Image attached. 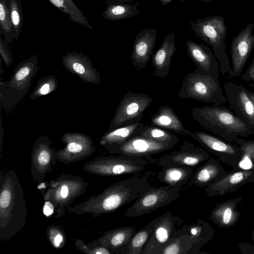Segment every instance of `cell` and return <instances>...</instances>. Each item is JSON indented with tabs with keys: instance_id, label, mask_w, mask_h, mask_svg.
Wrapping results in <instances>:
<instances>
[{
	"instance_id": "cell-1",
	"label": "cell",
	"mask_w": 254,
	"mask_h": 254,
	"mask_svg": "<svg viewBox=\"0 0 254 254\" xmlns=\"http://www.w3.org/2000/svg\"><path fill=\"white\" fill-rule=\"evenodd\" d=\"M154 175V173L149 172L116 182L97 195H93L75 206L68 207L67 212L76 215L89 214L94 218L111 213L136 200L150 186Z\"/></svg>"
},
{
	"instance_id": "cell-2",
	"label": "cell",
	"mask_w": 254,
	"mask_h": 254,
	"mask_svg": "<svg viewBox=\"0 0 254 254\" xmlns=\"http://www.w3.org/2000/svg\"><path fill=\"white\" fill-rule=\"evenodd\" d=\"M27 210L23 188L17 174L10 170L0 177V239H12L25 227Z\"/></svg>"
},
{
	"instance_id": "cell-3",
	"label": "cell",
	"mask_w": 254,
	"mask_h": 254,
	"mask_svg": "<svg viewBox=\"0 0 254 254\" xmlns=\"http://www.w3.org/2000/svg\"><path fill=\"white\" fill-rule=\"evenodd\" d=\"M192 118L201 126L229 142L239 136L254 134V130L228 108L213 105L196 107L191 111Z\"/></svg>"
},
{
	"instance_id": "cell-4",
	"label": "cell",
	"mask_w": 254,
	"mask_h": 254,
	"mask_svg": "<svg viewBox=\"0 0 254 254\" xmlns=\"http://www.w3.org/2000/svg\"><path fill=\"white\" fill-rule=\"evenodd\" d=\"M88 183L79 176L62 173L49 182L39 183L44 201H51L55 207V218L59 219L65 213L66 208L86 191Z\"/></svg>"
},
{
	"instance_id": "cell-5",
	"label": "cell",
	"mask_w": 254,
	"mask_h": 254,
	"mask_svg": "<svg viewBox=\"0 0 254 254\" xmlns=\"http://www.w3.org/2000/svg\"><path fill=\"white\" fill-rule=\"evenodd\" d=\"M190 24L195 35L210 45L214 52L223 75L231 73L229 60L226 52L227 28L223 16L211 15L197 19Z\"/></svg>"
},
{
	"instance_id": "cell-6",
	"label": "cell",
	"mask_w": 254,
	"mask_h": 254,
	"mask_svg": "<svg viewBox=\"0 0 254 254\" xmlns=\"http://www.w3.org/2000/svg\"><path fill=\"white\" fill-rule=\"evenodd\" d=\"M35 55L20 62L7 81L0 82V108L8 110L21 102L27 93L39 67Z\"/></svg>"
},
{
	"instance_id": "cell-7",
	"label": "cell",
	"mask_w": 254,
	"mask_h": 254,
	"mask_svg": "<svg viewBox=\"0 0 254 254\" xmlns=\"http://www.w3.org/2000/svg\"><path fill=\"white\" fill-rule=\"evenodd\" d=\"M177 96L180 99H190L218 105L227 101L219 78L196 68L184 77Z\"/></svg>"
},
{
	"instance_id": "cell-8",
	"label": "cell",
	"mask_w": 254,
	"mask_h": 254,
	"mask_svg": "<svg viewBox=\"0 0 254 254\" xmlns=\"http://www.w3.org/2000/svg\"><path fill=\"white\" fill-rule=\"evenodd\" d=\"M150 162L146 159L124 154L100 156L86 163L83 171L102 177L139 174Z\"/></svg>"
},
{
	"instance_id": "cell-9",
	"label": "cell",
	"mask_w": 254,
	"mask_h": 254,
	"mask_svg": "<svg viewBox=\"0 0 254 254\" xmlns=\"http://www.w3.org/2000/svg\"><path fill=\"white\" fill-rule=\"evenodd\" d=\"M181 188L162 186L148 187L126 210L125 216L136 217L149 214L177 199Z\"/></svg>"
},
{
	"instance_id": "cell-10",
	"label": "cell",
	"mask_w": 254,
	"mask_h": 254,
	"mask_svg": "<svg viewBox=\"0 0 254 254\" xmlns=\"http://www.w3.org/2000/svg\"><path fill=\"white\" fill-rule=\"evenodd\" d=\"M152 102V98L147 94L128 91L121 99L108 130L139 122Z\"/></svg>"
},
{
	"instance_id": "cell-11",
	"label": "cell",
	"mask_w": 254,
	"mask_h": 254,
	"mask_svg": "<svg viewBox=\"0 0 254 254\" xmlns=\"http://www.w3.org/2000/svg\"><path fill=\"white\" fill-rule=\"evenodd\" d=\"M189 135L220 161L232 167L233 169H240L238 165L243 152L238 145L204 131H190Z\"/></svg>"
},
{
	"instance_id": "cell-12",
	"label": "cell",
	"mask_w": 254,
	"mask_h": 254,
	"mask_svg": "<svg viewBox=\"0 0 254 254\" xmlns=\"http://www.w3.org/2000/svg\"><path fill=\"white\" fill-rule=\"evenodd\" d=\"M176 145L173 143L161 142L140 135L134 136L122 144L106 150L112 154H124L144 158L150 163L157 160L152 157L157 154L170 150Z\"/></svg>"
},
{
	"instance_id": "cell-13",
	"label": "cell",
	"mask_w": 254,
	"mask_h": 254,
	"mask_svg": "<svg viewBox=\"0 0 254 254\" xmlns=\"http://www.w3.org/2000/svg\"><path fill=\"white\" fill-rule=\"evenodd\" d=\"M56 149L46 135L39 137L34 142L31 155L30 172L33 180L41 183L47 174L53 171L57 160Z\"/></svg>"
},
{
	"instance_id": "cell-14",
	"label": "cell",
	"mask_w": 254,
	"mask_h": 254,
	"mask_svg": "<svg viewBox=\"0 0 254 254\" xmlns=\"http://www.w3.org/2000/svg\"><path fill=\"white\" fill-rule=\"evenodd\" d=\"M64 147L56 152L57 160L64 164L83 160L96 151L92 138L79 132H67L62 137Z\"/></svg>"
},
{
	"instance_id": "cell-15",
	"label": "cell",
	"mask_w": 254,
	"mask_h": 254,
	"mask_svg": "<svg viewBox=\"0 0 254 254\" xmlns=\"http://www.w3.org/2000/svg\"><path fill=\"white\" fill-rule=\"evenodd\" d=\"M254 24L249 23L235 36L231 44V73L233 78L239 76L254 48Z\"/></svg>"
},
{
	"instance_id": "cell-16",
	"label": "cell",
	"mask_w": 254,
	"mask_h": 254,
	"mask_svg": "<svg viewBox=\"0 0 254 254\" xmlns=\"http://www.w3.org/2000/svg\"><path fill=\"white\" fill-rule=\"evenodd\" d=\"M210 157L207 151L184 141L180 150L160 157L156 163L158 167L198 166Z\"/></svg>"
},
{
	"instance_id": "cell-17",
	"label": "cell",
	"mask_w": 254,
	"mask_h": 254,
	"mask_svg": "<svg viewBox=\"0 0 254 254\" xmlns=\"http://www.w3.org/2000/svg\"><path fill=\"white\" fill-rule=\"evenodd\" d=\"M224 88L231 109L254 130V105L249 90L232 82L226 83Z\"/></svg>"
},
{
	"instance_id": "cell-18",
	"label": "cell",
	"mask_w": 254,
	"mask_h": 254,
	"mask_svg": "<svg viewBox=\"0 0 254 254\" xmlns=\"http://www.w3.org/2000/svg\"><path fill=\"white\" fill-rule=\"evenodd\" d=\"M179 219L170 211L161 215L151 238L143 249V254H161L163 249L173 237Z\"/></svg>"
},
{
	"instance_id": "cell-19",
	"label": "cell",
	"mask_w": 254,
	"mask_h": 254,
	"mask_svg": "<svg viewBox=\"0 0 254 254\" xmlns=\"http://www.w3.org/2000/svg\"><path fill=\"white\" fill-rule=\"evenodd\" d=\"M62 59L64 67L83 82L95 84L100 83V75L87 56L72 51L63 56Z\"/></svg>"
},
{
	"instance_id": "cell-20",
	"label": "cell",
	"mask_w": 254,
	"mask_h": 254,
	"mask_svg": "<svg viewBox=\"0 0 254 254\" xmlns=\"http://www.w3.org/2000/svg\"><path fill=\"white\" fill-rule=\"evenodd\" d=\"M254 182V169H237L227 172L220 180L205 189L208 196L222 195L237 191L242 186Z\"/></svg>"
},
{
	"instance_id": "cell-21",
	"label": "cell",
	"mask_w": 254,
	"mask_h": 254,
	"mask_svg": "<svg viewBox=\"0 0 254 254\" xmlns=\"http://www.w3.org/2000/svg\"><path fill=\"white\" fill-rule=\"evenodd\" d=\"M156 38L157 31L153 28H146L135 36L131 58L136 70H141L146 66L152 55Z\"/></svg>"
},
{
	"instance_id": "cell-22",
	"label": "cell",
	"mask_w": 254,
	"mask_h": 254,
	"mask_svg": "<svg viewBox=\"0 0 254 254\" xmlns=\"http://www.w3.org/2000/svg\"><path fill=\"white\" fill-rule=\"evenodd\" d=\"M186 47L188 55L195 64L196 68L214 78H219V64L209 48L190 40L187 41Z\"/></svg>"
},
{
	"instance_id": "cell-23",
	"label": "cell",
	"mask_w": 254,
	"mask_h": 254,
	"mask_svg": "<svg viewBox=\"0 0 254 254\" xmlns=\"http://www.w3.org/2000/svg\"><path fill=\"white\" fill-rule=\"evenodd\" d=\"M135 233L133 227L123 226L106 231L90 243L95 246L104 247L113 254H125L126 247Z\"/></svg>"
},
{
	"instance_id": "cell-24",
	"label": "cell",
	"mask_w": 254,
	"mask_h": 254,
	"mask_svg": "<svg viewBox=\"0 0 254 254\" xmlns=\"http://www.w3.org/2000/svg\"><path fill=\"white\" fill-rule=\"evenodd\" d=\"M227 172L219 160L210 157L193 173L188 185L199 188L206 187L220 180Z\"/></svg>"
},
{
	"instance_id": "cell-25",
	"label": "cell",
	"mask_w": 254,
	"mask_h": 254,
	"mask_svg": "<svg viewBox=\"0 0 254 254\" xmlns=\"http://www.w3.org/2000/svg\"><path fill=\"white\" fill-rule=\"evenodd\" d=\"M175 35H167L164 38L160 48L152 57V64L154 75L164 78L169 73L172 58L176 52Z\"/></svg>"
},
{
	"instance_id": "cell-26",
	"label": "cell",
	"mask_w": 254,
	"mask_h": 254,
	"mask_svg": "<svg viewBox=\"0 0 254 254\" xmlns=\"http://www.w3.org/2000/svg\"><path fill=\"white\" fill-rule=\"evenodd\" d=\"M242 198H233L218 203L212 210L209 219L220 228L234 226L241 216L237 207Z\"/></svg>"
},
{
	"instance_id": "cell-27",
	"label": "cell",
	"mask_w": 254,
	"mask_h": 254,
	"mask_svg": "<svg viewBox=\"0 0 254 254\" xmlns=\"http://www.w3.org/2000/svg\"><path fill=\"white\" fill-rule=\"evenodd\" d=\"M144 125L140 122L108 130L101 136L100 144L106 149L122 144L129 139L139 135Z\"/></svg>"
},
{
	"instance_id": "cell-28",
	"label": "cell",
	"mask_w": 254,
	"mask_h": 254,
	"mask_svg": "<svg viewBox=\"0 0 254 254\" xmlns=\"http://www.w3.org/2000/svg\"><path fill=\"white\" fill-rule=\"evenodd\" d=\"M180 229L189 234L193 245L194 254H208L207 252H201L200 249L211 240L215 230L207 222L197 219L195 222L190 225H184Z\"/></svg>"
},
{
	"instance_id": "cell-29",
	"label": "cell",
	"mask_w": 254,
	"mask_h": 254,
	"mask_svg": "<svg viewBox=\"0 0 254 254\" xmlns=\"http://www.w3.org/2000/svg\"><path fill=\"white\" fill-rule=\"evenodd\" d=\"M152 126L158 127L176 133L189 135L190 131L187 129L181 120L169 106H160L157 112L151 117Z\"/></svg>"
},
{
	"instance_id": "cell-30",
	"label": "cell",
	"mask_w": 254,
	"mask_h": 254,
	"mask_svg": "<svg viewBox=\"0 0 254 254\" xmlns=\"http://www.w3.org/2000/svg\"><path fill=\"white\" fill-rule=\"evenodd\" d=\"M193 173V169L187 166L164 167L157 174L158 180L171 187H182L188 183Z\"/></svg>"
},
{
	"instance_id": "cell-31",
	"label": "cell",
	"mask_w": 254,
	"mask_h": 254,
	"mask_svg": "<svg viewBox=\"0 0 254 254\" xmlns=\"http://www.w3.org/2000/svg\"><path fill=\"white\" fill-rule=\"evenodd\" d=\"M161 216L155 218L135 232L125 249V254H143V250L151 238L156 224Z\"/></svg>"
},
{
	"instance_id": "cell-32",
	"label": "cell",
	"mask_w": 254,
	"mask_h": 254,
	"mask_svg": "<svg viewBox=\"0 0 254 254\" xmlns=\"http://www.w3.org/2000/svg\"><path fill=\"white\" fill-rule=\"evenodd\" d=\"M161 254H194L190 237L180 229L163 249Z\"/></svg>"
},
{
	"instance_id": "cell-33",
	"label": "cell",
	"mask_w": 254,
	"mask_h": 254,
	"mask_svg": "<svg viewBox=\"0 0 254 254\" xmlns=\"http://www.w3.org/2000/svg\"><path fill=\"white\" fill-rule=\"evenodd\" d=\"M138 3H120L108 5L102 15L110 21H116L135 16L139 12Z\"/></svg>"
},
{
	"instance_id": "cell-34",
	"label": "cell",
	"mask_w": 254,
	"mask_h": 254,
	"mask_svg": "<svg viewBox=\"0 0 254 254\" xmlns=\"http://www.w3.org/2000/svg\"><path fill=\"white\" fill-rule=\"evenodd\" d=\"M56 7L65 13L69 19L76 23L91 29L88 19L76 5V0H49Z\"/></svg>"
},
{
	"instance_id": "cell-35",
	"label": "cell",
	"mask_w": 254,
	"mask_h": 254,
	"mask_svg": "<svg viewBox=\"0 0 254 254\" xmlns=\"http://www.w3.org/2000/svg\"><path fill=\"white\" fill-rule=\"evenodd\" d=\"M0 32L7 45L15 39L10 13L9 0H0Z\"/></svg>"
},
{
	"instance_id": "cell-36",
	"label": "cell",
	"mask_w": 254,
	"mask_h": 254,
	"mask_svg": "<svg viewBox=\"0 0 254 254\" xmlns=\"http://www.w3.org/2000/svg\"><path fill=\"white\" fill-rule=\"evenodd\" d=\"M139 135L159 142L173 143L176 144L178 143L179 140L178 137L172 132L154 126L144 125Z\"/></svg>"
},
{
	"instance_id": "cell-37",
	"label": "cell",
	"mask_w": 254,
	"mask_h": 254,
	"mask_svg": "<svg viewBox=\"0 0 254 254\" xmlns=\"http://www.w3.org/2000/svg\"><path fill=\"white\" fill-rule=\"evenodd\" d=\"M57 87L58 81L56 77L52 74L47 75L37 82L30 95V99L34 100L51 93L56 90Z\"/></svg>"
},
{
	"instance_id": "cell-38",
	"label": "cell",
	"mask_w": 254,
	"mask_h": 254,
	"mask_svg": "<svg viewBox=\"0 0 254 254\" xmlns=\"http://www.w3.org/2000/svg\"><path fill=\"white\" fill-rule=\"evenodd\" d=\"M47 239L51 245L55 249H63L66 242V233L64 228L59 225H51L46 228Z\"/></svg>"
},
{
	"instance_id": "cell-39",
	"label": "cell",
	"mask_w": 254,
	"mask_h": 254,
	"mask_svg": "<svg viewBox=\"0 0 254 254\" xmlns=\"http://www.w3.org/2000/svg\"><path fill=\"white\" fill-rule=\"evenodd\" d=\"M11 21L15 33V40L20 35L22 26V7L20 0H9Z\"/></svg>"
},
{
	"instance_id": "cell-40",
	"label": "cell",
	"mask_w": 254,
	"mask_h": 254,
	"mask_svg": "<svg viewBox=\"0 0 254 254\" xmlns=\"http://www.w3.org/2000/svg\"><path fill=\"white\" fill-rule=\"evenodd\" d=\"M74 243L77 250L87 254H113L109 249L102 246H95L90 242L86 244L83 240L74 238Z\"/></svg>"
},
{
	"instance_id": "cell-41",
	"label": "cell",
	"mask_w": 254,
	"mask_h": 254,
	"mask_svg": "<svg viewBox=\"0 0 254 254\" xmlns=\"http://www.w3.org/2000/svg\"><path fill=\"white\" fill-rule=\"evenodd\" d=\"M241 148L243 155L249 159L254 164V141L238 137L234 141Z\"/></svg>"
},
{
	"instance_id": "cell-42",
	"label": "cell",
	"mask_w": 254,
	"mask_h": 254,
	"mask_svg": "<svg viewBox=\"0 0 254 254\" xmlns=\"http://www.w3.org/2000/svg\"><path fill=\"white\" fill-rule=\"evenodd\" d=\"M0 55L6 67L9 66L12 63L13 57L7 47V44L2 38L1 33L0 35Z\"/></svg>"
},
{
	"instance_id": "cell-43",
	"label": "cell",
	"mask_w": 254,
	"mask_h": 254,
	"mask_svg": "<svg viewBox=\"0 0 254 254\" xmlns=\"http://www.w3.org/2000/svg\"><path fill=\"white\" fill-rule=\"evenodd\" d=\"M241 79L244 81L254 82V57L246 72L241 76Z\"/></svg>"
},
{
	"instance_id": "cell-44",
	"label": "cell",
	"mask_w": 254,
	"mask_h": 254,
	"mask_svg": "<svg viewBox=\"0 0 254 254\" xmlns=\"http://www.w3.org/2000/svg\"><path fill=\"white\" fill-rule=\"evenodd\" d=\"M45 216L49 217L55 213V207L53 203L49 200L44 201L42 209Z\"/></svg>"
},
{
	"instance_id": "cell-45",
	"label": "cell",
	"mask_w": 254,
	"mask_h": 254,
	"mask_svg": "<svg viewBox=\"0 0 254 254\" xmlns=\"http://www.w3.org/2000/svg\"><path fill=\"white\" fill-rule=\"evenodd\" d=\"M238 247L243 254H254V245L247 242H240Z\"/></svg>"
},
{
	"instance_id": "cell-46",
	"label": "cell",
	"mask_w": 254,
	"mask_h": 254,
	"mask_svg": "<svg viewBox=\"0 0 254 254\" xmlns=\"http://www.w3.org/2000/svg\"><path fill=\"white\" fill-rule=\"evenodd\" d=\"M106 4L109 5L112 4L132 2L133 0H105Z\"/></svg>"
},
{
	"instance_id": "cell-47",
	"label": "cell",
	"mask_w": 254,
	"mask_h": 254,
	"mask_svg": "<svg viewBox=\"0 0 254 254\" xmlns=\"http://www.w3.org/2000/svg\"><path fill=\"white\" fill-rule=\"evenodd\" d=\"M152 0V1L158 0L160 2L161 5H164L170 3L173 0ZM180 0L181 1H185L187 0ZM196 0L200 1H202V2H209L211 1L212 0Z\"/></svg>"
},
{
	"instance_id": "cell-48",
	"label": "cell",
	"mask_w": 254,
	"mask_h": 254,
	"mask_svg": "<svg viewBox=\"0 0 254 254\" xmlns=\"http://www.w3.org/2000/svg\"><path fill=\"white\" fill-rule=\"evenodd\" d=\"M3 136V130L2 129V126L1 123V120H0V149H1Z\"/></svg>"
},
{
	"instance_id": "cell-49",
	"label": "cell",
	"mask_w": 254,
	"mask_h": 254,
	"mask_svg": "<svg viewBox=\"0 0 254 254\" xmlns=\"http://www.w3.org/2000/svg\"><path fill=\"white\" fill-rule=\"evenodd\" d=\"M249 94L254 105V92L249 90Z\"/></svg>"
},
{
	"instance_id": "cell-50",
	"label": "cell",
	"mask_w": 254,
	"mask_h": 254,
	"mask_svg": "<svg viewBox=\"0 0 254 254\" xmlns=\"http://www.w3.org/2000/svg\"><path fill=\"white\" fill-rule=\"evenodd\" d=\"M252 239L253 241L254 242V228L252 233Z\"/></svg>"
}]
</instances>
